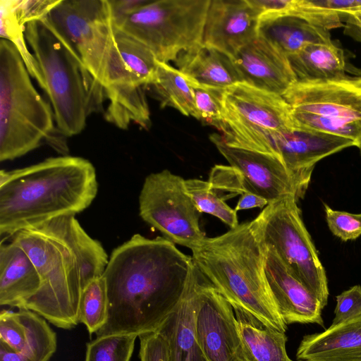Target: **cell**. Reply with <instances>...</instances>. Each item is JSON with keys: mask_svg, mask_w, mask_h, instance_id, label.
<instances>
[{"mask_svg": "<svg viewBox=\"0 0 361 361\" xmlns=\"http://www.w3.org/2000/svg\"><path fill=\"white\" fill-rule=\"evenodd\" d=\"M192 264L164 237L137 233L115 248L102 275L108 317L97 337L155 331L180 302Z\"/></svg>", "mask_w": 361, "mask_h": 361, "instance_id": "obj_1", "label": "cell"}, {"mask_svg": "<svg viewBox=\"0 0 361 361\" xmlns=\"http://www.w3.org/2000/svg\"><path fill=\"white\" fill-rule=\"evenodd\" d=\"M75 216H59L8 238L24 249L41 278L39 290L23 309L64 329L79 323L82 291L103 275L109 262L101 243L85 232Z\"/></svg>", "mask_w": 361, "mask_h": 361, "instance_id": "obj_2", "label": "cell"}, {"mask_svg": "<svg viewBox=\"0 0 361 361\" xmlns=\"http://www.w3.org/2000/svg\"><path fill=\"white\" fill-rule=\"evenodd\" d=\"M98 191L96 170L69 155L0 171V234L5 239L27 227L87 209Z\"/></svg>", "mask_w": 361, "mask_h": 361, "instance_id": "obj_3", "label": "cell"}, {"mask_svg": "<svg viewBox=\"0 0 361 361\" xmlns=\"http://www.w3.org/2000/svg\"><path fill=\"white\" fill-rule=\"evenodd\" d=\"M192 250V258L216 290L231 305L265 326L286 333L265 271L267 247L256 219L239 224Z\"/></svg>", "mask_w": 361, "mask_h": 361, "instance_id": "obj_4", "label": "cell"}, {"mask_svg": "<svg viewBox=\"0 0 361 361\" xmlns=\"http://www.w3.org/2000/svg\"><path fill=\"white\" fill-rule=\"evenodd\" d=\"M25 37L39 69L40 87L51 102L56 128L66 137L80 133L88 116L103 110L104 87L45 20L27 23Z\"/></svg>", "mask_w": 361, "mask_h": 361, "instance_id": "obj_5", "label": "cell"}, {"mask_svg": "<svg viewBox=\"0 0 361 361\" xmlns=\"http://www.w3.org/2000/svg\"><path fill=\"white\" fill-rule=\"evenodd\" d=\"M44 20L104 87L109 104L123 103L141 87L133 82L117 47L108 0H61Z\"/></svg>", "mask_w": 361, "mask_h": 361, "instance_id": "obj_6", "label": "cell"}, {"mask_svg": "<svg viewBox=\"0 0 361 361\" xmlns=\"http://www.w3.org/2000/svg\"><path fill=\"white\" fill-rule=\"evenodd\" d=\"M15 45L0 39V161L13 160L47 142L54 112L34 87Z\"/></svg>", "mask_w": 361, "mask_h": 361, "instance_id": "obj_7", "label": "cell"}, {"mask_svg": "<svg viewBox=\"0 0 361 361\" xmlns=\"http://www.w3.org/2000/svg\"><path fill=\"white\" fill-rule=\"evenodd\" d=\"M298 128L361 145V76L297 80L282 95Z\"/></svg>", "mask_w": 361, "mask_h": 361, "instance_id": "obj_8", "label": "cell"}, {"mask_svg": "<svg viewBox=\"0 0 361 361\" xmlns=\"http://www.w3.org/2000/svg\"><path fill=\"white\" fill-rule=\"evenodd\" d=\"M210 0L150 1L125 17L117 29L145 45L157 61L169 63L202 44Z\"/></svg>", "mask_w": 361, "mask_h": 361, "instance_id": "obj_9", "label": "cell"}, {"mask_svg": "<svg viewBox=\"0 0 361 361\" xmlns=\"http://www.w3.org/2000/svg\"><path fill=\"white\" fill-rule=\"evenodd\" d=\"M297 202L290 197L269 203L255 219L265 245L275 251L290 273L324 307L329 297L326 272Z\"/></svg>", "mask_w": 361, "mask_h": 361, "instance_id": "obj_10", "label": "cell"}, {"mask_svg": "<svg viewBox=\"0 0 361 361\" xmlns=\"http://www.w3.org/2000/svg\"><path fill=\"white\" fill-rule=\"evenodd\" d=\"M185 179L167 169L148 175L139 196L140 216L174 244L190 248L206 238L201 212L185 188Z\"/></svg>", "mask_w": 361, "mask_h": 361, "instance_id": "obj_11", "label": "cell"}, {"mask_svg": "<svg viewBox=\"0 0 361 361\" xmlns=\"http://www.w3.org/2000/svg\"><path fill=\"white\" fill-rule=\"evenodd\" d=\"M224 120L226 127L265 133L276 138L298 128L282 95L245 82L225 89Z\"/></svg>", "mask_w": 361, "mask_h": 361, "instance_id": "obj_12", "label": "cell"}, {"mask_svg": "<svg viewBox=\"0 0 361 361\" xmlns=\"http://www.w3.org/2000/svg\"><path fill=\"white\" fill-rule=\"evenodd\" d=\"M195 331L207 361H245L234 310L204 274Z\"/></svg>", "mask_w": 361, "mask_h": 361, "instance_id": "obj_13", "label": "cell"}, {"mask_svg": "<svg viewBox=\"0 0 361 361\" xmlns=\"http://www.w3.org/2000/svg\"><path fill=\"white\" fill-rule=\"evenodd\" d=\"M211 142L230 166L242 173L255 193L269 203L286 198H302L281 159L266 153L227 145L221 135L212 133Z\"/></svg>", "mask_w": 361, "mask_h": 361, "instance_id": "obj_14", "label": "cell"}, {"mask_svg": "<svg viewBox=\"0 0 361 361\" xmlns=\"http://www.w3.org/2000/svg\"><path fill=\"white\" fill-rule=\"evenodd\" d=\"M259 16L248 0H210L202 44L233 59L257 37Z\"/></svg>", "mask_w": 361, "mask_h": 361, "instance_id": "obj_15", "label": "cell"}, {"mask_svg": "<svg viewBox=\"0 0 361 361\" xmlns=\"http://www.w3.org/2000/svg\"><path fill=\"white\" fill-rule=\"evenodd\" d=\"M353 146L355 147V142L349 139L300 128L276 138L278 154L302 197L315 164L329 155Z\"/></svg>", "mask_w": 361, "mask_h": 361, "instance_id": "obj_16", "label": "cell"}, {"mask_svg": "<svg viewBox=\"0 0 361 361\" xmlns=\"http://www.w3.org/2000/svg\"><path fill=\"white\" fill-rule=\"evenodd\" d=\"M265 271L271 291L287 324H317L324 326L321 302L290 273L275 251L268 247Z\"/></svg>", "mask_w": 361, "mask_h": 361, "instance_id": "obj_17", "label": "cell"}, {"mask_svg": "<svg viewBox=\"0 0 361 361\" xmlns=\"http://www.w3.org/2000/svg\"><path fill=\"white\" fill-rule=\"evenodd\" d=\"M243 82L283 95L297 81L288 57L260 37L232 59Z\"/></svg>", "mask_w": 361, "mask_h": 361, "instance_id": "obj_18", "label": "cell"}, {"mask_svg": "<svg viewBox=\"0 0 361 361\" xmlns=\"http://www.w3.org/2000/svg\"><path fill=\"white\" fill-rule=\"evenodd\" d=\"M203 274L193 262L184 293L155 331L166 340L169 361H207L197 342L195 318Z\"/></svg>", "mask_w": 361, "mask_h": 361, "instance_id": "obj_19", "label": "cell"}, {"mask_svg": "<svg viewBox=\"0 0 361 361\" xmlns=\"http://www.w3.org/2000/svg\"><path fill=\"white\" fill-rule=\"evenodd\" d=\"M298 361H361V314L303 337Z\"/></svg>", "mask_w": 361, "mask_h": 361, "instance_id": "obj_20", "label": "cell"}, {"mask_svg": "<svg viewBox=\"0 0 361 361\" xmlns=\"http://www.w3.org/2000/svg\"><path fill=\"white\" fill-rule=\"evenodd\" d=\"M40 287V276L24 249L13 240H2L0 244V305L23 309Z\"/></svg>", "mask_w": 361, "mask_h": 361, "instance_id": "obj_21", "label": "cell"}, {"mask_svg": "<svg viewBox=\"0 0 361 361\" xmlns=\"http://www.w3.org/2000/svg\"><path fill=\"white\" fill-rule=\"evenodd\" d=\"M257 37L287 57L310 44L333 41L329 30L311 24L296 16L279 13L259 15Z\"/></svg>", "mask_w": 361, "mask_h": 361, "instance_id": "obj_22", "label": "cell"}, {"mask_svg": "<svg viewBox=\"0 0 361 361\" xmlns=\"http://www.w3.org/2000/svg\"><path fill=\"white\" fill-rule=\"evenodd\" d=\"M174 63L189 79L203 86L226 89L243 82L231 57L202 44L180 54Z\"/></svg>", "mask_w": 361, "mask_h": 361, "instance_id": "obj_23", "label": "cell"}, {"mask_svg": "<svg viewBox=\"0 0 361 361\" xmlns=\"http://www.w3.org/2000/svg\"><path fill=\"white\" fill-rule=\"evenodd\" d=\"M234 312L245 361H293L286 351L284 332L264 326L242 310Z\"/></svg>", "mask_w": 361, "mask_h": 361, "instance_id": "obj_24", "label": "cell"}, {"mask_svg": "<svg viewBox=\"0 0 361 361\" xmlns=\"http://www.w3.org/2000/svg\"><path fill=\"white\" fill-rule=\"evenodd\" d=\"M288 59L297 80L341 78L350 71L344 50L334 41L310 44Z\"/></svg>", "mask_w": 361, "mask_h": 361, "instance_id": "obj_25", "label": "cell"}, {"mask_svg": "<svg viewBox=\"0 0 361 361\" xmlns=\"http://www.w3.org/2000/svg\"><path fill=\"white\" fill-rule=\"evenodd\" d=\"M192 82L178 68L158 61L154 78L147 88L160 102L161 108L172 107L185 116L199 120Z\"/></svg>", "mask_w": 361, "mask_h": 361, "instance_id": "obj_26", "label": "cell"}, {"mask_svg": "<svg viewBox=\"0 0 361 361\" xmlns=\"http://www.w3.org/2000/svg\"><path fill=\"white\" fill-rule=\"evenodd\" d=\"M115 39L133 82L147 88L153 80L158 61L143 44L114 27Z\"/></svg>", "mask_w": 361, "mask_h": 361, "instance_id": "obj_27", "label": "cell"}, {"mask_svg": "<svg viewBox=\"0 0 361 361\" xmlns=\"http://www.w3.org/2000/svg\"><path fill=\"white\" fill-rule=\"evenodd\" d=\"M17 314L25 333V344L20 354L27 361H49L56 350V336L38 314L20 309Z\"/></svg>", "mask_w": 361, "mask_h": 361, "instance_id": "obj_28", "label": "cell"}, {"mask_svg": "<svg viewBox=\"0 0 361 361\" xmlns=\"http://www.w3.org/2000/svg\"><path fill=\"white\" fill-rule=\"evenodd\" d=\"M108 317V298L103 276L94 279L82 290L78 310V322L85 325L89 334L97 333Z\"/></svg>", "mask_w": 361, "mask_h": 361, "instance_id": "obj_29", "label": "cell"}, {"mask_svg": "<svg viewBox=\"0 0 361 361\" xmlns=\"http://www.w3.org/2000/svg\"><path fill=\"white\" fill-rule=\"evenodd\" d=\"M186 190L201 213L219 219L230 229L239 225L237 212L230 207L212 188L209 181L198 178L185 180Z\"/></svg>", "mask_w": 361, "mask_h": 361, "instance_id": "obj_30", "label": "cell"}, {"mask_svg": "<svg viewBox=\"0 0 361 361\" xmlns=\"http://www.w3.org/2000/svg\"><path fill=\"white\" fill-rule=\"evenodd\" d=\"M137 336L119 334L97 337L87 343L85 361H130Z\"/></svg>", "mask_w": 361, "mask_h": 361, "instance_id": "obj_31", "label": "cell"}, {"mask_svg": "<svg viewBox=\"0 0 361 361\" xmlns=\"http://www.w3.org/2000/svg\"><path fill=\"white\" fill-rule=\"evenodd\" d=\"M25 27L17 22L11 6L10 0L0 1V35L1 38L11 42L18 50L30 76L38 84H42V76L37 63L25 42Z\"/></svg>", "mask_w": 361, "mask_h": 361, "instance_id": "obj_32", "label": "cell"}, {"mask_svg": "<svg viewBox=\"0 0 361 361\" xmlns=\"http://www.w3.org/2000/svg\"><path fill=\"white\" fill-rule=\"evenodd\" d=\"M199 120L204 125L216 128L223 132L224 99L225 89L207 87L192 82Z\"/></svg>", "mask_w": 361, "mask_h": 361, "instance_id": "obj_33", "label": "cell"}, {"mask_svg": "<svg viewBox=\"0 0 361 361\" xmlns=\"http://www.w3.org/2000/svg\"><path fill=\"white\" fill-rule=\"evenodd\" d=\"M208 181L216 192H228V198L245 193L255 194L242 173L230 165H215Z\"/></svg>", "mask_w": 361, "mask_h": 361, "instance_id": "obj_34", "label": "cell"}, {"mask_svg": "<svg viewBox=\"0 0 361 361\" xmlns=\"http://www.w3.org/2000/svg\"><path fill=\"white\" fill-rule=\"evenodd\" d=\"M329 229L334 235L346 241L356 239L361 235V214H351L334 210L324 205Z\"/></svg>", "mask_w": 361, "mask_h": 361, "instance_id": "obj_35", "label": "cell"}, {"mask_svg": "<svg viewBox=\"0 0 361 361\" xmlns=\"http://www.w3.org/2000/svg\"><path fill=\"white\" fill-rule=\"evenodd\" d=\"M61 0H10L18 24L22 27L34 20L44 19Z\"/></svg>", "mask_w": 361, "mask_h": 361, "instance_id": "obj_36", "label": "cell"}, {"mask_svg": "<svg viewBox=\"0 0 361 361\" xmlns=\"http://www.w3.org/2000/svg\"><path fill=\"white\" fill-rule=\"evenodd\" d=\"M0 342L16 353H23L25 344V333L17 312L6 310L1 312Z\"/></svg>", "mask_w": 361, "mask_h": 361, "instance_id": "obj_37", "label": "cell"}, {"mask_svg": "<svg viewBox=\"0 0 361 361\" xmlns=\"http://www.w3.org/2000/svg\"><path fill=\"white\" fill-rule=\"evenodd\" d=\"M140 361H169V345L159 332L152 331L138 336Z\"/></svg>", "mask_w": 361, "mask_h": 361, "instance_id": "obj_38", "label": "cell"}, {"mask_svg": "<svg viewBox=\"0 0 361 361\" xmlns=\"http://www.w3.org/2000/svg\"><path fill=\"white\" fill-rule=\"evenodd\" d=\"M335 317L332 324H336L361 314V286H354L336 296Z\"/></svg>", "mask_w": 361, "mask_h": 361, "instance_id": "obj_39", "label": "cell"}, {"mask_svg": "<svg viewBox=\"0 0 361 361\" xmlns=\"http://www.w3.org/2000/svg\"><path fill=\"white\" fill-rule=\"evenodd\" d=\"M114 24H116L150 0H108Z\"/></svg>", "mask_w": 361, "mask_h": 361, "instance_id": "obj_40", "label": "cell"}, {"mask_svg": "<svg viewBox=\"0 0 361 361\" xmlns=\"http://www.w3.org/2000/svg\"><path fill=\"white\" fill-rule=\"evenodd\" d=\"M344 21L343 33L361 43V11L345 16Z\"/></svg>", "mask_w": 361, "mask_h": 361, "instance_id": "obj_41", "label": "cell"}, {"mask_svg": "<svg viewBox=\"0 0 361 361\" xmlns=\"http://www.w3.org/2000/svg\"><path fill=\"white\" fill-rule=\"evenodd\" d=\"M269 202L264 197L253 193H245L240 195L235 210L236 212L255 207L264 208Z\"/></svg>", "mask_w": 361, "mask_h": 361, "instance_id": "obj_42", "label": "cell"}, {"mask_svg": "<svg viewBox=\"0 0 361 361\" xmlns=\"http://www.w3.org/2000/svg\"><path fill=\"white\" fill-rule=\"evenodd\" d=\"M0 361H27L18 353L0 342Z\"/></svg>", "mask_w": 361, "mask_h": 361, "instance_id": "obj_43", "label": "cell"}, {"mask_svg": "<svg viewBox=\"0 0 361 361\" xmlns=\"http://www.w3.org/2000/svg\"><path fill=\"white\" fill-rule=\"evenodd\" d=\"M359 150H360V156H361V145L360 146L358 147Z\"/></svg>", "mask_w": 361, "mask_h": 361, "instance_id": "obj_44", "label": "cell"}]
</instances>
